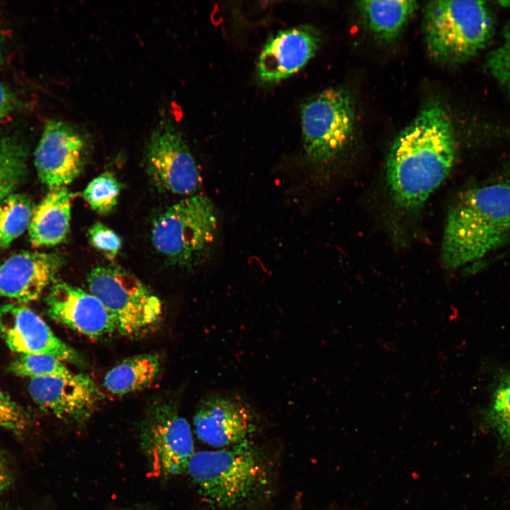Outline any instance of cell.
<instances>
[{
	"label": "cell",
	"instance_id": "6da1fadb",
	"mask_svg": "<svg viewBox=\"0 0 510 510\" xmlns=\"http://www.w3.org/2000/svg\"><path fill=\"white\" fill-rule=\"evenodd\" d=\"M455 159L448 115L440 103L429 102L399 133L387 159L386 183L395 211L418 212L447 178Z\"/></svg>",
	"mask_w": 510,
	"mask_h": 510
},
{
	"label": "cell",
	"instance_id": "7a4b0ae2",
	"mask_svg": "<svg viewBox=\"0 0 510 510\" xmlns=\"http://www.w3.org/2000/svg\"><path fill=\"white\" fill-rule=\"evenodd\" d=\"M510 240V185L468 190L448 212L441 244L450 269L478 261Z\"/></svg>",
	"mask_w": 510,
	"mask_h": 510
},
{
	"label": "cell",
	"instance_id": "3957f363",
	"mask_svg": "<svg viewBox=\"0 0 510 510\" xmlns=\"http://www.w3.org/2000/svg\"><path fill=\"white\" fill-rule=\"evenodd\" d=\"M186 474L204 502L215 510H236L249 504L266 487L269 477L260 449L251 440L195 451Z\"/></svg>",
	"mask_w": 510,
	"mask_h": 510
},
{
	"label": "cell",
	"instance_id": "277c9868",
	"mask_svg": "<svg viewBox=\"0 0 510 510\" xmlns=\"http://www.w3.org/2000/svg\"><path fill=\"white\" fill-rule=\"evenodd\" d=\"M492 18L481 1L438 0L424 10L423 30L429 56L443 64L463 62L485 45Z\"/></svg>",
	"mask_w": 510,
	"mask_h": 510
},
{
	"label": "cell",
	"instance_id": "5b68a950",
	"mask_svg": "<svg viewBox=\"0 0 510 510\" xmlns=\"http://www.w3.org/2000/svg\"><path fill=\"white\" fill-rule=\"evenodd\" d=\"M217 225L212 201L205 196H192L171 205L155 219L152 242L171 264L190 268L210 255Z\"/></svg>",
	"mask_w": 510,
	"mask_h": 510
},
{
	"label": "cell",
	"instance_id": "8992f818",
	"mask_svg": "<svg viewBox=\"0 0 510 510\" xmlns=\"http://www.w3.org/2000/svg\"><path fill=\"white\" fill-rule=\"evenodd\" d=\"M87 283L90 293L113 317L120 334L142 336L160 322L161 300L123 268L113 265L96 267L89 273Z\"/></svg>",
	"mask_w": 510,
	"mask_h": 510
},
{
	"label": "cell",
	"instance_id": "52a82bcc",
	"mask_svg": "<svg viewBox=\"0 0 510 510\" xmlns=\"http://www.w3.org/2000/svg\"><path fill=\"white\" fill-rule=\"evenodd\" d=\"M139 443L154 476L169 477L186 473L195 453L188 421L176 402L159 399L147 407L139 429Z\"/></svg>",
	"mask_w": 510,
	"mask_h": 510
},
{
	"label": "cell",
	"instance_id": "ba28073f",
	"mask_svg": "<svg viewBox=\"0 0 510 510\" xmlns=\"http://www.w3.org/2000/svg\"><path fill=\"white\" fill-rule=\"evenodd\" d=\"M354 108L350 93L334 88L322 91L303 106V146L312 161L328 162L346 147L354 131Z\"/></svg>",
	"mask_w": 510,
	"mask_h": 510
},
{
	"label": "cell",
	"instance_id": "9c48e42d",
	"mask_svg": "<svg viewBox=\"0 0 510 510\" xmlns=\"http://www.w3.org/2000/svg\"><path fill=\"white\" fill-rule=\"evenodd\" d=\"M146 164L150 178L160 191L190 195L200 185L195 159L180 132L170 121H162L152 134Z\"/></svg>",
	"mask_w": 510,
	"mask_h": 510
},
{
	"label": "cell",
	"instance_id": "30bf717a",
	"mask_svg": "<svg viewBox=\"0 0 510 510\" xmlns=\"http://www.w3.org/2000/svg\"><path fill=\"white\" fill-rule=\"evenodd\" d=\"M89 147L87 137L76 126L47 121L35 152L40 181L50 190L67 187L83 171Z\"/></svg>",
	"mask_w": 510,
	"mask_h": 510
},
{
	"label": "cell",
	"instance_id": "8fae6325",
	"mask_svg": "<svg viewBox=\"0 0 510 510\" xmlns=\"http://www.w3.org/2000/svg\"><path fill=\"white\" fill-rule=\"evenodd\" d=\"M0 336L21 355L45 354L63 362L84 364L78 352L59 339L33 310L21 303L0 305Z\"/></svg>",
	"mask_w": 510,
	"mask_h": 510
},
{
	"label": "cell",
	"instance_id": "7c38bea8",
	"mask_svg": "<svg viewBox=\"0 0 510 510\" xmlns=\"http://www.w3.org/2000/svg\"><path fill=\"white\" fill-rule=\"evenodd\" d=\"M193 429L201 442L218 449L251 440L256 422L251 409L238 397L216 393L200 402Z\"/></svg>",
	"mask_w": 510,
	"mask_h": 510
},
{
	"label": "cell",
	"instance_id": "4fadbf2b",
	"mask_svg": "<svg viewBox=\"0 0 510 510\" xmlns=\"http://www.w3.org/2000/svg\"><path fill=\"white\" fill-rule=\"evenodd\" d=\"M28 390L40 408L62 420L79 425L90 419L100 397L94 381L84 373L31 378Z\"/></svg>",
	"mask_w": 510,
	"mask_h": 510
},
{
	"label": "cell",
	"instance_id": "5bb4252c",
	"mask_svg": "<svg viewBox=\"0 0 510 510\" xmlns=\"http://www.w3.org/2000/svg\"><path fill=\"white\" fill-rule=\"evenodd\" d=\"M45 303L50 318L89 338H102L117 332L115 320L100 300L76 286L54 283Z\"/></svg>",
	"mask_w": 510,
	"mask_h": 510
},
{
	"label": "cell",
	"instance_id": "9a60e30c",
	"mask_svg": "<svg viewBox=\"0 0 510 510\" xmlns=\"http://www.w3.org/2000/svg\"><path fill=\"white\" fill-rule=\"evenodd\" d=\"M321 35L310 25L282 30L271 37L259 57L256 72L261 81H279L300 70L315 55Z\"/></svg>",
	"mask_w": 510,
	"mask_h": 510
},
{
	"label": "cell",
	"instance_id": "2e32d148",
	"mask_svg": "<svg viewBox=\"0 0 510 510\" xmlns=\"http://www.w3.org/2000/svg\"><path fill=\"white\" fill-rule=\"evenodd\" d=\"M55 253L21 251L0 265V298L18 303L38 300L62 266Z\"/></svg>",
	"mask_w": 510,
	"mask_h": 510
},
{
	"label": "cell",
	"instance_id": "e0dca14e",
	"mask_svg": "<svg viewBox=\"0 0 510 510\" xmlns=\"http://www.w3.org/2000/svg\"><path fill=\"white\" fill-rule=\"evenodd\" d=\"M74 196L67 187L50 190L34 209L28 228L32 245L52 246L64 242L69 231Z\"/></svg>",
	"mask_w": 510,
	"mask_h": 510
},
{
	"label": "cell",
	"instance_id": "ac0fdd59",
	"mask_svg": "<svg viewBox=\"0 0 510 510\" xmlns=\"http://www.w3.org/2000/svg\"><path fill=\"white\" fill-rule=\"evenodd\" d=\"M358 11L370 30L385 42L395 40L418 8L413 0L361 1Z\"/></svg>",
	"mask_w": 510,
	"mask_h": 510
},
{
	"label": "cell",
	"instance_id": "d6986e66",
	"mask_svg": "<svg viewBox=\"0 0 510 510\" xmlns=\"http://www.w3.org/2000/svg\"><path fill=\"white\" fill-rule=\"evenodd\" d=\"M160 368L161 361L157 353L128 357L108 371L103 379V387L117 396L142 390L154 380Z\"/></svg>",
	"mask_w": 510,
	"mask_h": 510
},
{
	"label": "cell",
	"instance_id": "ffe728a7",
	"mask_svg": "<svg viewBox=\"0 0 510 510\" xmlns=\"http://www.w3.org/2000/svg\"><path fill=\"white\" fill-rule=\"evenodd\" d=\"M27 150L11 136L0 135V203L15 193L26 174Z\"/></svg>",
	"mask_w": 510,
	"mask_h": 510
},
{
	"label": "cell",
	"instance_id": "44dd1931",
	"mask_svg": "<svg viewBox=\"0 0 510 510\" xmlns=\"http://www.w3.org/2000/svg\"><path fill=\"white\" fill-rule=\"evenodd\" d=\"M34 208L26 196L13 193L0 203V249L10 244L28 228Z\"/></svg>",
	"mask_w": 510,
	"mask_h": 510
},
{
	"label": "cell",
	"instance_id": "7402d4cb",
	"mask_svg": "<svg viewBox=\"0 0 510 510\" xmlns=\"http://www.w3.org/2000/svg\"><path fill=\"white\" fill-rule=\"evenodd\" d=\"M487 424L510 448V373L502 374L484 413Z\"/></svg>",
	"mask_w": 510,
	"mask_h": 510
},
{
	"label": "cell",
	"instance_id": "603a6c76",
	"mask_svg": "<svg viewBox=\"0 0 510 510\" xmlns=\"http://www.w3.org/2000/svg\"><path fill=\"white\" fill-rule=\"evenodd\" d=\"M8 370L16 375L30 379L69 377L74 373L62 361L45 354L21 355L9 364Z\"/></svg>",
	"mask_w": 510,
	"mask_h": 510
},
{
	"label": "cell",
	"instance_id": "cb8c5ba5",
	"mask_svg": "<svg viewBox=\"0 0 510 510\" xmlns=\"http://www.w3.org/2000/svg\"><path fill=\"white\" fill-rule=\"evenodd\" d=\"M120 188L113 174L106 171L89 183L82 192V197L94 210L106 215L116 206Z\"/></svg>",
	"mask_w": 510,
	"mask_h": 510
},
{
	"label": "cell",
	"instance_id": "d4e9b609",
	"mask_svg": "<svg viewBox=\"0 0 510 510\" xmlns=\"http://www.w3.org/2000/svg\"><path fill=\"white\" fill-rule=\"evenodd\" d=\"M0 426L18 437L23 436L30 426L28 413L1 387Z\"/></svg>",
	"mask_w": 510,
	"mask_h": 510
},
{
	"label": "cell",
	"instance_id": "484cf974",
	"mask_svg": "<svg viewBox=\"0 0 510 510\" xmlns=\"http://www.w3.org/2000/svg\"><path fill=\"white\" fill-rule=\"evenodd\" d=\"M487 64L494 79L510 92V23L499 45L489 54Z\"/></svg>",
	"mask_w": 510,
	"mask_h": 510
},
{
	"label": "cell",
	"instance_id": "4316f807",
	"mask_svg": "<svg viewBox=\"0 0 510 510\" xmlns=\"http://www.w3.org/2000/svg\"><path fill=\"white\" fill-rule=\"evenodd\" d=\"M88 236L91 245L110 260L115 259L122 246L120 236L99 222H95L89 227Z\"/></svg>",
	"mask_w": 510,
	"mask_h": 510
},
{
	"label": "cell",
	"instance_id": "83f0119b",
	"mask_svg": "<svg viewBox=\"0 0 510 510\" xmlns=\"http://www.w3.org/2000/svg\"><path fill=\"white\" fill-rule=\"evenodd\" d=\"M17 108L13 93L0 81V123L7 118Z\"/></svg>",
	"mask_w": 510,
	"mask_h": 510
},
{
	"label": "cell",
	"instance_id": "f1b7e54d",
	"mask_svg": "<svg viewBox=\"0 0 510 510\" xmlns=\"http://www.w3.org/2000/svg\"><path fill=\"white\" fill-rule=\"evenodd\" d=\"M12 482V475L8 461L4 453L0 452V497L8 488Z\"/></svg>",
	"mask_w": 510,
	"mask_h": 510
},
{
	"label": "cell",
	"instance_id": "f546056e",
	"mask_svg": "<svg viewBox=\"0 0 510 510\" xmlns=\"http://www.w3.org/2000/svg\"><path fill=\"white\" fill-rule=\"evenodd\" d=\"M2 60H3L2 41H1V33H0V64L2 62Z\"/></svg>",
	"mask_w": 510,
	"mask_h": 510
},
{
	"label": "cell",
	"instance_id": "4dcf8cb0",
	"mask_svg": "<svg viewBox=\"0 0 510 510\" xmlns=\"http://www.w3.org/2000/svg\"><path fill=\"white\" fill-rule=\"evenodd\" d=\"M500 4H502V6L510 10V1H502L500 2Z\"/></svg>",
	"mask_w": 510,
	"mask_h": 510
},
{
	"label": "cell",
	"instance_id": "1f68e13d",
	"mask_svg": "<svg viewBox=\"0 0 510 510\" xmlns=\"http://www.w3.org/2000/svg\"><path fill=\"white\" fill-rule=\"evenodd\" d=\"M120 510H147V509H140V508H135V509H120Z\"/></svg>",
	"mask_w": 510,
	"mask_h": 510
}]
</instances>
